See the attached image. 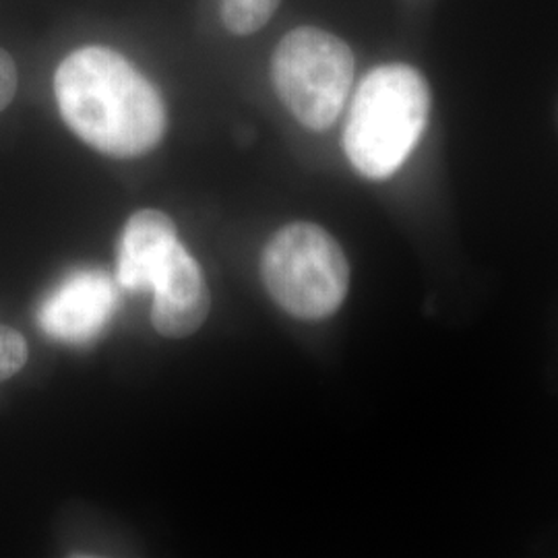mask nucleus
<instances>
[{
	"instance_id": "f257e3e1",
	"label": "nucleus",
	"mask_w": 558,
	"mask_h": 558,
	"mask_svg": "<svg viewBox=\"0 0 558 558\" xmlns=\"http://www.w3.org/2000/svg\"><path fill=\"white\" fill-rule=\"evenodd\" d=\"M60 117L104 156L133 160L156 149L168 126L166 104L140 69L106 46H83L54 73Z\"/></svg>"
},
{
	"instance_id": "f03ea898",
	"label": "nucleus",
	"mask_w": 558,
	"mask_h": 558,
	"mask_svg": "<svg viewBox=\"0 0 558 558\" xmlns=\"http://www.w3.org/2000/svg\"><path fill=\"white\" fill-rule=\"evenodd\" d=\"M430 92L408 64H383L371 71L352 101L343 149L364 179L393 177L428 122Z\"/></svg>"
},
{
	"instance_id": "7ed1b4c3",
	"label": "nucleus",
	"mask_w": 558,
	"mask_h": 558,
	"mask_svg": "<svg viewBox=\"0 0 558 558\" xmlns=\"http://www.w3.org/2000/svg\"><path fill=\"white\" fill-rule=\"evenodd\" d=\"M269 296L288 315L304 320L331 317L350 288V265L327 230L294 221L278 230L260 257Z\"/></svg>"
},
{
	"instance_id": "20e7f679",
	"label": "nucleus",
	"mask_w": 558,
	"mask_h": 558,
	"mask_svg": "<svg viewBox=\"0 0 558 558\" xmlns=\"http://www.w3.org/2000/svg\"><path fill=\"white\" fill-rule=\"evenodd\" d=\"M356 60L350 46L319 27H296L279 40L271 80L279 100L311 131H327L350 96Z\"/></svg>"
},
{
	"instance_id": "39448f33",
	"label": "nucleus",
	"mask_w": 558,
	"mask_h": 558,
	"mask_svg": "<svg viewBox=\"0 0 558 558\" xmlns=\"http://www.w3.org/2000/svg\"><path fill=\"white\" fill-rule=\"evenodd\" d=\"M117 308V288L104 269H80L44 300L38 313L41 331L64 343L98 338Z\"/></svg>"
},
{
	"instance_id": "423d86ee",
	"label": "nucleus",
	"mask_w": 558,
	"mask_h": 558,
	"mask_svg": "<svg viewBox=\"0 0 558 558\" xmlns=\"http://www.w3.org/2000/svg\"><path fill=\"white\" fill-rule=\"evenodd\" d=\"M151 292V323L163 338H189L209 315V288L199 263L182 244L163 267Z\"/></svg>"
},
{
	"instance_id": "0eeeda50",
	"label": "nucleus",
	"mask_w": 558,
	"mask_h": 558,
	"mask_svg": "<svg viewBox=\"0 0 558 558\" xmlns=\"http://www.w3.org/2000/svg\"><path fill=\"white\" fill-rule=\"evenodd\" d=\"M179 246V232L170 216L158 209L133 214L120 234L117 251L120 288L131 294L151 290Z\"/></svg>"
},
{
	"instance_id": "6e6552de",
	"label": "nucleus",
	"mask_w": 558,
	"mask_h": 558,
	"mask_svg": "<svg viewBox=\"0 0 558 558\" xmlns=\"http://www.w3.org/2000/svg\"><path fill=\"white\" fill-rule=\"evenodd\" d=\"M278 7L279 0H223L221 23L234 36H251L271 21Z\"/></svg>"
},
{
	"instance_id": "1a4fd4ad",
	"label": "nucleus",
	"mask_w": 558,
	"mask_h": 558,
	"mask_svg": "<svg viewBox=\"0 0 558 558\" xmlns=\"http://www.w3.org/2000/svg\"><path fill=\"white\" fill-rule=\"evenodd\" d=\"M27 341L17 329L0 325V383L20 373L27 362Z\"/></svg>"
},
{
	"instance_id": "9d476101",
	"label": "nucleus",
	"mask_w": 558,
	"mask_h": 558,
	"mask_svg": "<svg viewBox=\"0 0 558 558\" xmlns=\"http://www.w3.org/2000/svg\"><path fill=\"white\" fill-rule=\"evenodd\" d=\"M17 83H20L17 64L7 50L0 48V112L15 98Z\"/></svg>"
}]
</instances>
